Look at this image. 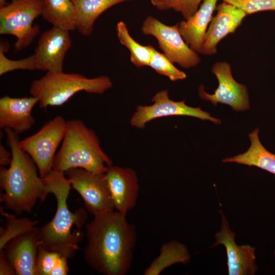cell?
I'll return each instance as SVG.
<instances>
[{"label": "cell", "mask_w": 275, "mask_h": 275, "mask_svg": "<svg viewBox=\"0 0 275 275\" xmlns=\"http://www.w3.org/2000/svg\"><path fill=\"white\" fill-rule=\"evenodd\" d=\"M2 214L6 218L5 228H1L0 251L16 237L32 230L37 227V221L28 218H17L13 214L4 212L1 208Z\"/></svg>", "instance_id": "obj_25"}, {"label": "cell", "mask_w": 275, "mask_h": 275, "mask_svg": "<svg viewBox=\"0 0 275 275\" xmlns=\"http://www.w3.org/2000/svg\"><path fill=\"white\" fill-rule=\"evenodd\" d=\"M76 10V29L82 35L90 36L97 18L111 7L131 0H71Z\"/></svg>", "instance_id": "obj_21"}, {"label": "cell", "mask_w": 275, "mask_h": 275, "mask_svg": "<svg viewBox=\"0 0 275 275\" xmlns=\"http://www.w3.org/2000/svg\"><path fill=\"white\" fill-rule=\"evenodd\" d=\"M41 16L46 21L63 31L76 29L77 15L71 0H42Z\"/></svg>", "instance_id": "obj_20"}, {"label": "cell", "mask_w": 275, "mask_h": 275, "mask_svg": "<svg viewBox=\"0 0 275 275\" xmlns=\"http://www.w3.org/2000/svg\"><path fill=\"white\" fill-rule=\"evenodd\" d=\"M0 274H16L14 268L6 257L3 250L1 251L0 253Z\"/></svg>", "instance_id": "obj_30"}, {"label": "cell", "mask_w": 275, "mask_h": 275, "mask_svg": "<svg viewBox=\"0 0 275 275\" xmlns=\"http://www.w3.org/2000/svg\"><path fill=\"white\" fill-rule=\"evenodd\" d=\"M113 165L100 146L95 132L80 119L68 121L62 144L56 154L53 169L65 173L80 168L96 173H104Z\"/></svg>", "instance_id": "obj_4"}, {"label": "cell", "mask_w": 275, "mask_h": 275, "mask_svg": "<svg viewBox=\"0 0 275 275\" xmlns=\"http://www.w3.org/2000/svg\"><path fill=\"white\" fill-rule=\"evenodd\" d=\"M116 30L119 42L130 52L131 63L138 68L148 66L151 56L149 45H142L136 42L130 35L126 23L122 21L117 23Z\"/></svg>", "instance_id": "obj_23"}, {"label": "cell", "mask_w": 275, "mask_h": 275, "mask_svg": "<svg viewBox=\"0 0 275 275\" xmlns=\"http://www.w3.org/2000/svg\"><path fill=\"white\" fill-rule=\"evenodd\" d=\"M126 215L114 210L94 215L86 225L84 258L100 273L126 275L130 268L137 234Z\"/></svg>", "instance_id": "obj_1"}, {"label": "cell", "mask_w": 275, "mask_h": 275, "mask_svg": "<svg viewBox=\"0 0 275 275\" xmlns=\"http://www.w3.org/2000/svg\"><path fill=\"white\" fill-rule=\"evenodd\" d=\"M38 227L10 241L3 250L17 275H38L37 255L40 245Z\"/></svg>", "instance_id": "obj_13"}, {"label": "cell", "mask_w": 275, "mask_h": 275, "mask_svg": "<svg viewBox=\"0 0 275 275\" xmlns=\"http://www.w3.org/2000/svg\"><path fill=\"white\" fill-rule=\"evenodd\" d=\"M67 122L63 117L57 116L37 132L19 141L20 147L33 160L42 178L53 169L56 151L64 139Z\"/></svg>", "instance_id": "obj_7"}, {"label": "cell", "mask_w": 275, "mask_h": 275, "mask_svg": "<svg viewBox=\"0 0 275 275\" xmlns=\"http://www.w3.org/2000/svg\"><path fill=\"white\" fill-rule=\"evenodd\" d=\"M72 45L69 32L52 26L40 37L34 51L37 70L63 71L66 53Z\"/></svg>", "instance_id": "obj_12"}, {"label": "cell", "mask_w": 275, "mask_h": 275, "mask_svg": "<svg viewBox=\"0 0 275 275\" xmlns=\"http://www.w3.org/2000/svg\"><path fill=\"white\" fill-rule=\"evenodd\" d=\"M190 258L186 246L176 240L163 244L159 255L146 268L144 275H159L168 267L177 263L186 264Z\"/></svg>", "instance_id": "obj_22"}, {"label": "cell", "mask_w": 275, "mask_h": 275, "mask_svg": "<svg viewBox=\"0 0 275 275\" xmlns=\"http://www.w3.org/2000/svg\"><path fill=\"white\" fill-rule=\"evenodd\" d=\"M105 177L114 209L126 214L136 205L139 190L136 172L129 168L108 167Z\"/></svg>", "instance_id": "obj_14"}, {"label": "cell", "mask_w": 275, "mask_h": 275, "mask_svg": "<svg viewBox=\"0 0 275 275\" xmlns=\"http://www.w3.org/2000/svg\"><path fill=\"white\" fill-rule=\"evenodd\" d=\"M215 10L216 14L212 17L204 38L202 54L206 56L215 54L218 43L233 33L247 16L241 9L225 2L217 5Z\"/></svg>", "instance_id": "obj_16"}, {"label": "cell", "mask_w": 275, "mask_h": 275, "mask_svg": "<svg viewBox=\"0 0 275 275\" xmlns=\"http://www.w3.org/2000/svg\"><path fill=\"white\" fill-rule=\"evenodd\" d=\"M112 86L107 76L90 78L78 73L47 72L32 82L30 93L38 98L40 107L45 109L62 105L78 92L102 94Z\"/></svg>", "instance_id": "obj_5"}, {"label": "cell", "mask_w": 275, "mask_h": 275, "mask_svg": "<svg viewBox=\"0 0 275 275\" xmlns=\"http://www.w3.org/2000/svg\"><path fill=\"white\" fill-rule=\"evenodd\" d=\"M203 0H151L158 10H173L180 13L185 20L193 16L198 10Z\"/></svg>", "instance_id": "obj_27"}, {"label": "cell", "mask_w": 275, "mask_h": 275, "mask_svg": "<svg viewBox=\"0 0 275 275\" xmlns=\"http://www.w3.org/2000/svg\"><path fill=\"white\" fill-rule=\"evenodd\" d=\"M37 98L5 96L0 98V128H10L17 134L30 130L35 123L32 114Z\"/></svg>", "instance_id": "obj_17"}, {"label": "cell", "mask_w": 275, "mask_h": 275, "mask_svg": "<svg viewBox=\"0 0 275 275\" xmlns=\"http://www.w3.org/2000/svg\"><path fill=\"white\" fill-rule=\"evenodd\" d=\"M214 246H225L227 255L229 275H254L258 267L256 263L255 248L247 245H237L235 234L230 229L228 221L222 214L221 230L215 234Z\"/></svg>", "instance_id": "obj_15"}, {"label": "cell", "mask_w": 275, "mask_h": 275, "mask_svg": "<svg viewBox=\"0 0 275 275\" xmlns=\"http://www.w3.org/2000/svg\"><path fill=\"white\" fill-rule=\"evenodd\" d=\"M42 0H12L0 8V34L15 36V51L28 47L40 31L33 21L41 15Z\"/></svg>", "instance_id": "obj_6"}, {"label": "cell", "mask_w": 275, "mask_h": 275, "mask_svg": "<svg viewBox=\"0 0 275 275\" xmlns=\"http://www.w3.org/2000/svg\"><path fill=\"white\" fill-rule=\"evenodd\" d=\"M43 179L49 194L56 198L57 210L52 219L40 228V245L71 258L85 236L81 229L87 218V211L83 208L74 212L69 210L67 199L71 185L65 173L52 169Z\"/></svg>", "instance_id": "obj_2"}, {"label": "cell", "mask_w": 275, "mask_h": 275, "mask_svg": "<svg viewBox=\"0 0 275 275\" xmlns=\"http://www.w3.org/2000/svg\"><path fill=\"white\" fill-rule=\"evenodd\" d=\"M211 72L218 80V87L213 94H210L205 91L202 85H200L198 89L200 97L215 106L218 103L228 105L236 112L249 109L247 88L234 79L230 64L226 62H216L212 66Z\"/></svg>", "instance_id": "obj_11"}, {"label": "cell", "mask_w": 275, "mask_h": 275, "mask_svg": "<svg viewBox=\"0 0 275 275\" xmlns=\"http://www.w3.org/2000/svg\"><path fill=\"white\" fill-rule=\"evenodd\" d=\"M71 187L81 197L86 209L93 215L115 210L104 173L76 168L65 172Z\"/></svg>", "instance_id": "obj_9"}, {"label": "cell", "mask_w": 275, "mask_h": 275, "mask_svg": "<svg viewBox=\"0 0 275 275\" xmlns=\"http://www.w3.org/2000/svg\"><path fill=\"white\" fill-rule=\"evenodd\" d=\"M218 0H203L197 12L186 20L178 23L179 32L186 44L202 53L204 38L212 20Z\"/></svg>", "instance_id": "obj_18"}, {"label": "cell", "mask_w": 275, "mask_h": 275, "mask_svg": "<svg viewBox=\"0 0 275 275\" xmlns=\"http://www.w3.org/2000/svg\"><path fill=\"white\" fill-rule=\"evenodd\" d=\"M12 160L7 169L0 168V202L5 208L20 215L30 212L38 200L43 201L49 194L37 167L30 156L19 146L18 134L5 128Z\"/></svg>", "instance_id": "obj_3"}, {"label": "cell", "mask_w": 275, "mask_h": 275, "mask_svg": "<svg viewBox=\"0 0 275 275\" xmlns=\"http://www.w3.org/2000/svg\"><path fill=\"white\" fill-rule=\"evenodd\" d=\"M149 45L151 56L148 66L157 73L167 76L172 81L186 78V74L177 69L163 53L157 51L153 46Z\"/></svg>", "instance_id": "obj_26"}, {"label": "cell", "mask_w": 275, "mask_h": 275, "mask_svg": "<svg viewBox=\"0 0 275 275\" xmlns=\"http://www.w3.org/2000/svg\"><path fill=\"white\" fill-rule=\"evenodd\" d=\"M67 258L61 254L39 245L37 255L38 275H66L69 272Z\"/></svg>", "instance_id": "obj_24"}, {"label": "cell", "mask_w": 275, "mask_h": 275, "mask_svg": "<svg viewBox=\"0 0 275 275\" xmlns=\"http://www.w3.org/2000/svg\"><path fill=\"white\" fill-rule=\"evenodd\" d=\"M7 43L3 42L0 46V75L18 69L36 70V62L34 54L23 59L13 60L4 54L8 50Z\"/></svg>", "instance_id": "obj_28"}, {"label": "cell", "mask_w": 275, "mask_h": 275, "mask_svg": "<svg viewBox=\"0 0 275 275\" xmlns=\"http://www.w3.org/2000/svg\"><path fill=\"white\" fill-rule=\"evenodd\" d=\"M259 131L256 128L249 134L251 145L246 152L225 158L222 161L256 167L275 175V154L269 152L261 144Z\"/></svg>", "instance_id": "obj_19"}, {"label": "cell", "mask_w": 275, "mask_h": 275, "mask_svg": "<svg viewBox=\"0 0 275 275\" xmlns=\"http://www.w3.org/2000/svg\"><path fill=\"white\" fill-rule=\"evenodd\" d=\"M12 160L11 152L8 151L4 146L0 145V164L1 166H10Z\"/></svg>", "instance_id": "obj_31"}, {"label": "cell", "mask_w": 275, "mask_h": 275, "mask_svg": "<svg viewBox=\"0 0 275 275\" xmlns=\"http://www.w3.org/2000/svg\"><path fill=\"white\" fill-rule=\"evenodd\" d=\"M150 105H139L133 114L130 123L134 127L143 129L146 124L156 118L172 116H187L203 120H209L221 124L220 119L211 116L200 107H193L185 104V101H175L170 99L167 90L157 92L152 98Z\"/></svg>", "instance_id": "obj_10"}, {"label": "cell", "mask_w": 275, "mask_h": 275, "mask_svg": "<svg viewBox=\"0 0 275 275\" xmlns=\"http://www.w3.org/2000/svg\"><path fill=\"white\" fill-rule=\"evenodd\" d=\"M141 31L145 35H151L156 38L163 53L172 63L184 68L196 67L200 63L199 53L185 42L177 24L168 25L149 16L143 21Z\"/></svg>", "instance_id": "obj_8"}, {"label": "cell", "mask_w": 275, "mask_h": 275, "mask_svg": "<svg viewBox=\"0 0 275 275\" xmlns=\"http://www.w3.org/2000/svg\"><path fill=\"white\" fill-rule=\"evenodd\" d=\"M6 0H0V6L2 7L4 5H5V2Z\"/></svg>", "instance_id": "obj_32"}, {"label": "cell", "mask_w": 275, "mask_h": 275, "mask_svg": "<svg viewBox=\"0 0 275 275\" xmlns=\"http://www.w3.org/2000/svg\"><path fill=\"white\" fill-rule=\"evenodd\" d=\"M242 10L247 15L262 11H275V0H223Z\"/></svg>", "instance_id": "obj_29"}]
</instances>
